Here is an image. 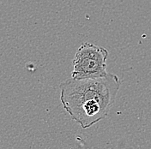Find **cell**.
<instances>
[{
    "label": "cell",
    "instance_id": "6da1fadb",
    "mask_svg": "<svg viewBox=\"0 0 151 149\" xmlns=\"http://www.w3.org/2000/svg\"><path fill=\"white\" fill-rule=\"evenodd\" d=\"M120 86L119 77L113 73L96 78H70L60 84V101L70 117L88 129L108 115Z\"/></svg>",
    "mask_w": 151,
    "mask_h": 149
},
{
    "label": "cell",
    "instance_id": "7a4b0ae2",
    "mask_svg": "<svg viewBox=\"0 0 151 149\" xmlns=\"http://www.w3.org/2000/svg\"><path fill=\"white\" fill-rule=\"evenodd\" d=\"M108 55V51L104 47L87 42L82 44L72 61L71 78L87 79L106 75Z\"/></svg>",
    "mask_w": 151,
    "mask_h": 149
}]
</instances>
